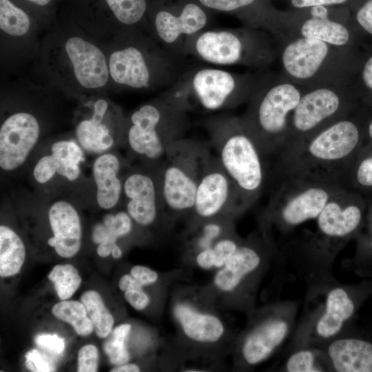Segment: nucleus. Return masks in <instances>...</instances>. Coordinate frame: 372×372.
<instances>
[{
    "label": "nucleus",
    "mask_w": 372,
    "mask_h": 372,
    "mask_svg": "<svg viewBox=\"0 0 372 372\" xmlns=\"http://www.w3.org/2000/svg\"><path fill=\"white\" fill-rule=\"evenodd\" d=\"M218 65H241L265 70L276 59L273 36L245 25L236 29L204 30L189 38L183 55Z\"/></svg>",
    "instance_id": "0eeeda50"
},
{
    "label": "nucleus",
    "mask_w": 372,
    "mask_h": 372,
    "mask_svg": "<svg viewBox=\"0 0 372 372\" xmlns=\"http://www.w3.org/2000/svg\"><path fill=\"white\" fill-rule=\"evenodd\" d=\"M206 8L235 14L246 26L272 35L280 30V10L271 0H196Z\"/></svg>",
    "instance_id": "bb28decb"
},
{
    "label": "nucleus",
    "mask_w": 372,
    "mask_h": 372,
    "mask_svg": "<svg viewBox=\"0 0 372 372\" xmlns=\"http://www.w3.org/2000/svg\"><path fill=\"white\" fill-rule=\"evenodd\" d=\"M249 208L211 149L188 224L220 218L235 220Z\"/></svg>",
    "instance_id": "4468645a"
},
{
    "label": "nucleus",
    "mask_w": 372,
    "mask_h": 372,
    "mask_svg": "<svg viewBox=\"0 0 372 372\" xmlns=\"http://www.w3.org/2000/svg\"><path fill=\"white\" fill-rule=\"evenodd\" d=\"M118 287L123 292L132 289H143V286L138 282L130 273L125 274L120 278Z\"/></svg>",
    "instance_id": "09e8293b"
},
{
    "label": "nucleus",
    "mask_w": 372,
    "mask_h": 372,
    "mask_svg": "<svg viewBox=\"0 0 372 372\" xmlns=\"http://www.w3.org/2000/svg\"><path fill=\"white\" fill-rule=\"evenodd\" d=\"M296 309L284 303L256 320L245 333L238 347L240 362L254 366L269 359L291 331Z\"/></svg>",
    "instance_id": "dca6fc26"
},
{
    "label": "nucleus",
    "mask_w": 372,
    "mask_h": 372,
    "mask_svg": "<svg viewBox=\"0 0 372 372\" xmlns=\"http://www.w3.org/2000/svg\"><path fill=\"white\" fill-rule=\"evenodd\" d=\"M50 354L40 351L38 349H32L25 355V366L34 372H51L56 369L55 364Z\"/></svg>",
    "instance_id": "a19ab883"
},
{
    "label": "nucleus",
    "mask_w": 372,
    "mask_h": 372,
    "mask_svg": "<svg viewBox=\"0 0 372 372\" xmlns=\"http://www.w3.org/2000/svg\"><path fill=\"white\" fill-rule=\"evenodd\" d=\"M81 300L86 308L96 335L107 338L112 330L114 320L101 295L96 291H87L82 294Z\"/></svg>",
    "instance_id": "2f4dec72"
},
{
    "label": "nucleus",
    "mask_w": 372,
    "mask_h": 372,
    "mask_svg": "<svg viewBox=\"0 0 372 372\" xmlns=\"http://www.w3.org/2000/svg\"><path fill=\"white\" fill-rule=\"evenodd\" d=\"M130 165L113 150L97 155L92 172L96 188V203L105 210L121 204L123 179Z\"/></svg>",
    "instance_id": "a878e982"
},
{
    "label": "nucleus",
    "mask_w": 372,
    "mask_h": 372,
    "mask_svg": "<svg viewBox=\"0 0 372 372\" xmlns=\"http://www.w3.org/2000/svg\"><path fill=\"white\" fill-rule=\"evenodd\" d=\"M329 285L324 304L313 320L305 325L304 337L300 345L320 347L342 333L354 314V301L346 287Z\"/></svg>",
    "instance_id": "aec40b11"
},
{
    "label": "nucleus",
    "mask_w": 372,
    "mask_h": 372,
    "mask_svg": "<svg viewBox=\"0 0 372 372\" xmlns=\"http://www.w3.org/2000/svg\"><path fill=\"white\" fill-rule=\"evenodd\" d=\"M85 153L76 139L54 141L47 152L40 156L34 163L32 178L42 186L58 177L74 182L81 175Z\"/></svg>",
    "instance_id": "412c9836"
},
{
    "label": "nucleus",
    "mask_w": 372,
    "mask_h": 372,
    "mask_svg": "<svg viewBox=\"0 0 372 372\" xmlns=\"http://www.w3.org/2000/svg\"><path fill=\"white\" fill-rule=\"evenodd\" d=\"M99 353L97 348L92 344L82 347L78 353L79 372H96L98 369Z\"/></svg>",
    "instance_id": "79ce46f5"
},
{
    "label": "nucleus",
    "mask_w": 372,
    "mask_h": 372,
    "mask_svg": "<svg viewBox=\"0 0 372 372\" xmlns=\"http://www.w3.org/2000/svg\"><path fill=\"white\" fill-rule=\"evenodd\" d=\"M29 2L33 3L36 5L43 6L48 4L51 0H27Z\"/></svg>",
    "instance_id": "864d4df0"
},
{
    "label": "nucleus",
    "mask_w": 372,
    "mask_h": 372,
    "mask_svg": "<svg viewBox=\"0 0 372 372\" xmlns=\"http://www.w3.org/2000/svg\"><path fill=\"white\" fill-rule=\"evenodd\" d=\"M306 90L280 72L258 76L246 110L240 117L271 163L285 147L291 115Z\"/></svg>",
    "instance_id": "7ed1b4c3"
},
{
    "label": "nucleus",
    "mask_w": 372,
    "mask_h": 372,
    "mask_svg": "<svg viewBox=\"0 0 372 372\" xmlns=\"http://www.w3.org/2000/svg\"><path fill=\"white\" fill-rule=\"evenodd\" d=\"M213 153L250 208L271 182V163L240 116H221L206 124Z\"/></svg>",
    "instance_id": "20e7f679"
},
{
    "label": "nucleus",
    "mask_w": 372,
    "mask_h": 372,
    "mask_svg": "<svg viewBox=\"0 0 372 372\" xmlns=\"http://www.w3.org/2000/svg\"><path fill=\"white\" fill-rule=\"evenodd\" d=\"M367 202L362 194L347 187L325 205L313 233L302 245L308 260L329 268L348 240L360 228Z\"/></svg>",
    "instance_id": "9d476101"
},
{
    "label": "nucleus",
    "mask_w": 372,
    "mask_h": 372,
    "mask_svg": "<svg viewBox=\"0 0 372 372\" xmlns=\"http://www.w3.org/2000/svg\"><path fill=\"white\" fill-rule=\"evenodd\" d=\"M116 19L121 23L132 25L139 22L146 9V0H105Z\"/></svg>",
    "instance_id": "58836bf2"
},
{
    "label": "nucleus",
    "mask_w": 372,
    "mask_h": 372,
    "mask_svg": "<svg viewBox=\"0 0 372 372\" xmlns=\"http://www.w3.org/2000/svg\"><path fill=\"white\" fill-rule=\"evenodd\" d=\"M369 113L361 105L349 116L284 150L271 163V180L282 175L300 174L332 178L347 185L350 169L364 145Z\"/></svg>",
    "instance_id": "f257e3e1"
},
{
    "label": "nucleus",
    "mask_w": 372,
    "mask_h": 372,
    "mask_svg": "<svg viewBox=\"0 0 372 372\" xmlns=\"http://www.w3.org/2000/svg\"><path fill=\"white\" fill-rule=\"evenodd\" d=\"M107 113V101L99 99L94 103L90 117L80 120L76 125L75 139L85 153L97 156L123 143L125 126L111 125L105 120Z\"/></svg>",
    "instance_id": "5701e85b"
},
{
    "label": "nucleus",
    "mask_w": 372,
    "mask_h": 372,
    "mask_svg": "<svg viewBox=\"0 0 372 372\" xmlns=\"http://www.w3.org/2000/svg\"><path fill=\"white\" fill-rule=\"evenodd\" d=\"M48 217L52 233L48 245L54 247L62 258L73 257L81 248L82 237L81 218L76 208L70 201L59 198L50 203Z\"/></svg>",
    "instance_id": "393cba45"
},
{
    "label": "nucleus",
    "mask_w": 372,
    "mask_h": 372,
    "mask_svg": "<svg viewBox=\"0 0 372 372\" xmlns=\"http://www.w3.org/2000/svg\"><path fill=\"white\" fill-rule=\"evenodd\" d=\"M276 250L274 242L261 230L243 239L232 257L216 270L214 288L224 294L235 293L262 269Z\"/></svg>",
    "instance_id": "f3484780"
},
{
    "label": "nucleus",
    "mask_w": 372,
    "mask_h": 372,
    "mask_svg": "<svg viewBox=\"0 0 372 372\" xmlns=\"http://www.w3.org/2000/svg\"><path fill=\"white\" fill-rule=\"evenodd\" d=\"M282 369L288 372L333 371L329 359L322 347L306 345L293 352Z\"/></svg>",
    "instance_id": "c756f323"
},
{
    "label": "nucleus",
    "mask_w": 372,
    "mask_h": 372,
    "mask_svg": "<svg viewBox=\"0 0 372 372\" xmlns=\"http://www.w3.org/2000/svg\"><path fill=\"white\" fill-rule=\"evenodd\" d=\"M124 298L137 311L144 310L150 303V298L143 289L125 291Z\"/></svg>",
    "instance_id": "49530a36"
},
{
    "label": "nucleus",
    "mask_w": 372,
    "mask_h": 372,
    "mask_svg": "<svg viewBox=\"0 0 372 372\" xmlns=\"http://www.w3.org/2000/svg\"><path fill=\"white\" fill-rule=\"evenodd\" d=\"M161 162H141L137 166H130L123 179L121 204L134 223L141 227L152 226L160 219L170 227L162 200Z\"/></svg>",
    "instance_id": "2eb2a0df"
},
{
    "label": "nucleus",
    "mask_w": 372,
    "mask_h": 372,
    "mask_svg": "<svg viewBox=\"0 0 372 372\" xmlns=\"http://www.w3.org/2000/svg\"><path fill=\"white\" fill-rule=\"evenodd\" d=\"M64 48L74 76L80 85L95 90L106 84L110 76L108 62L96 45L74 36L66 40Z\"/></svg>",
    "instance_id": "4be33fe9"
},
{
    "label": "nucleus",
    "mask_w": 372,
    "mask_h": 372,
    "mask_svg": "<svg viewBox=\"0 0 372 372\" xmlns=\"http://www.w3.org/2000/svg\"><path fill=\"white\" fill-rule=\"evenodd\" d=\"M361 105L351 85L307 89L291 115L289 135L282 152L349 116Z\"/></svg>",
    "instance_id": "9b49d317"
},
{
    "label": "nucleus",
    "mask_w": 372,
    "mask_h": 372,
    "mask_svg": "<svg viewBox=\"0 0 372 372\" xmlns=\"http://www.w3.org/2000/svg\"><path fill=\"white\" fill-rule=\"evenodd\" d=\"M30 27L28 14L10 0H0V28L6 34L20 37L25 34Z\"/></svg>",
    "instance_id": "c9c22d12"
},
{
    "label": "nucleus",
    "mask_w": 372,
    "mask_h": 372,
    "mask_svg": "<svg viewBox=\"0 0 372 372\" xmlns=\"http://www.w3.org/2000/svg\"><path fill=\"white\" fill-rule=\"evenodd\" d=\"M141 369L138 365L134 363H125L121 365L115 366L110 370V372H138Z\"/></svg>",
    "instance_id": "3c124183"
},
{
    "label": "nucleus",
    "mask_w": 372,
    "mask_h": 372,
    "mask_svg": "<svg viewBox=\"0 0 372 372\" xmlns=\"http://www.w3.org/2000/svg\"><path fill=\"white\" fill-rule=\"evenodd\" d=\"M108 67L110 76L115 83L136 90L169 87L183 72L180 58L165 47L150 54L135 44L112 52Z\"/></svg>",
    "instance_id": "ddd939ff"
},
{
    "label": "nucleus",
    "mask_w": 372,
    "mask_h": 372,
    "mask_svg": "<svg viewBox=\"0 0 372 372\" xmlns=\"http://www.w3.org/2000/svg\"><path fill=\"white\" fill-rule=\"evenodd\" d=\"M271 194L261 214V230L274 227L286 234L294 228L316 220L328 202L345 183L329 178L287 174L274 178Z\"/></svg>",
    "instance_id": "39448f33"
},
{
    "label": "nucleus",
    "mask_w": 372,
    "mask_h": 372,
    "mask_svg": "<svg viewBox=\"0 0 372 372\" xmlns=\"http://www.w3.org/2000/svg\"><path fill=\"white\" fill-rule=\"evenodd\" d=\"M187 113L163 96L142 105L125 123L123 144L133 159L161 162L169 147L185 137L189 127Z\"/></svg>",
    "instance_id": "1a4fd4ad"
},
{
    "label": "nucleus",
    "mask_w": 372,
    "mask_h": 372,
    "mask_svg": "<svg viewBox=\"0 0 372 372\" xmlns=\"http://www.w3.org/2000/svg\"><path fill=\"white\" fill-rule=\"evenodd\" d=\"M52 313L58 319L72 325L79 335L87 336L94 330L92 322L82 302L64 300L53 306Z\"/></svg>",
    "instance_id": "7c9ffc66"
},
{
    "label": "nucleus",
    "mask_w": 372,
    "mask_h": 372,
    "mask_svg": "<svg viewBox=\"0 0 372 372\" xmlns=\"http://www.w3.org/2000/svg\"><path fill=\"white\" fill-rule=\"evenodd\" d=\"M257 79L220 68H195L183 70L163 96L186 112L230 109L247 103Z\"/></svg>",
    "instance_id": "423d86ee"
},
{
    "label": "nucleus",
    "mask_w": 372,
    "mask_h": 372,
    "mask_svg": "<svg viewBox=\"0 0 372 372\" xmlns=\"http://www.w3.org/2000/svg\"><path fill=\"white\" fill-rule=\"evenodd\" d=\"M273 37L280 72L290 81L306 89L351 85L363 48L338 46L284 32Z\"/></svg>",
    "instance_id": "f03ea898"
},
{
    "label": "nucleus",
    "mask_w": 372,
    "mask_h": 372,
    "mask_svg": "<svg viewBox=\"0 0 372 372\" xmlns=\"http://www.w3.org/2000/svg\"><path fill=\"white\" fill-rule=\"evenodd\" d=\"M347 185L360 193L372 192V146L363 145L348 175Z\"/></svg>",
    "instance_id": "473e14b6"
},
{
    "label": "nucleus",
    "mask_w": 372,
    "mask_h": 372,
    "mask_svg": "<svg viewBox=\"0 0 372 372\" xmlns=\"http://www.w3.org/2000/svg\"><path fill=\"white\" fill-rule=\"evenodd\" d=\"M278 32L318 39L338 46H364L347 6L321 5L280 10Z\"/></svg>",
    "instance_id": "f8f14e48"
},
{
    "label": "nucleus",
    "mask_w": 372,
    "mask_h": 372,
    "mask_svg": "<svg viewBox=\"0 0 372 372\" xmlns=\"http://www.w3.org/2000/svg\"><path fill=\"white\" fill-rule=\"evenodd\" d=\"M130 273L143 287L156 283L159 278L156 271L143 265L134 266Z\"/></svg>",
    "instance_id": "a18cd8bd"
},
{
    "label": "nucleus",
    "mask_w": 372,
    "mask_h": 372,
    "mask_svg": "<svg viewBox=\"0 0 372 372\" xmlns=\"http://www.w3.org/2000/svg\"><path fill=\"white\" fill-rule=\"evenodd\" d=\"M207 12L197 1H187L177 10L162 8L154 17L155 34L163 47L181 58L183 46L190 37L205 30Z\"/></svg>",
    "instance_id": "a211bd4d"
},
{
    "label": "nucleus",
    "mask_w": 372,
    "mask_h": 372,
    "mask_svg": "<svg viewBox=\"0 0 372 372\" xmlns=\"http://www.w3.org/2000/svg\"><path fill=\"white\" fill-rule=\"evenodd\" d=\"M48 278L54 284L56 292L62 300L71 298L81 283L78 270L70 264L54 266Z\"/></svg>",
    "instance_id": "e433bc0d"
},
{
    "label": "nucleus",
    "mask_w": 372,
    "mask_h": 372,
    "mask_svg": "<svg viewBox=\"0 0 372 372\" xmlns=\"http://www.w3.org/2000/svg\"><path fill=\"white\" fill-rule=\"evenodd\" d=\"M131 328L130 324L117 326L112 330L103 342V350L111 364L118 366L129 362L130 354L126 343Z\"/></svg>",
    "instance_id": "f704fd0d"
},
{
    "label": "nucleus",
    "mask_w": 372,
    "mask_h": 372,
    "mask_svg": "<svg viewBox=\"0 0 372 372\" xmlns=\"http://www.w3.org/2000/svg\"><path fill=\"white\" fill-rule=\"evenodd\" d=\"M122 254H123V251L121 247L117 244L115 245L112 249V252H111L112 256L114 259H118L121 257Z\"/></svg>",
    "instance_id": "603ef678"
},
{
    "label": "nucleus",
    "mask_w": 372,
    "mask_h": 372,
    "mask_svg": "<svg viewBox=\"0 0 372 372\" xmlns=\"http://www.w3.org/2000/svg\"><path fill=\"white\" fill-rule=\"evenodd\" d=\"M351 87L362 105L372 110V45L363 48Z\"/></svg>",
    "instance_id": "72a5a7b5"
},
{
    "label": "nucleus",
    "mask_w": 372,
    "mask_h": 372,
    "mask_svg": "<svg viewBox=\"0 0 372 372\" xmlns=\"http://www.w3.org/2000/svg\"><path fill=\"white\" fill-rule=\"evenodd\" d=\"M172 314L181 334L189 342L203 345H214L226 333L223 320L213 312L203 310L185 300H176Z\"/></svg>",
    "instance_id": "b1692460"
},
{
    "label": "nucleus",
    "mask_w": 372,
    "mask_h": 372,
    "mask_svg": "<svg viewBox=\"0 0 372 372\" xmlns=\"http://www.w3.org/2000/svg\"><path fill=\"white\" fill-rule=\"evenodd\" d=\"M34 342L41 349L51 355H59L65 349V340L56 334L37 335Z\"/></svg>",
    "instance_id": "37998d69"
},
{
    "label": "nucleus",
    "mask_w": 372,
    "mask_h": 372,
    "mask_svg": "<svg viewBox=\"0 0 372 372\" xmlns=\"http://www.w3.org/2000/svg\"><path fill=\"white\" fill-rule=\"evenodd\" d=\"M25 258V247L20 236L10 227L0 226V276L19 273Z\"/></svg>",
    "instance_id": "c85d7f7f"
},
{
    "label": "nucleus",
    "mask_w": 372,
    "mask_h": 372,
    "mask_svg": "<svg viewBox=\"0 0 372 372\" xmlns=\"http://www.w3.org/2000/svg\"><path fill=\"white\" fill-rule=\"evenodd\" d=\"M211 153L209 143L183 138L174 142L161 162L160 183L167 220L171 227L189 218L198 185Z\"/></svg>",
    "instance_id": "6e6552de"
},
{
    "label": "nucleus",
    "mask_w": 372,
    "mask_h": 372,
    "mask_svg": "<svg viewBox=\"0 0 372 372\" xmlns=\"http://www.w3.org/2000/svg\"><path fill=\"white\" fill-rule=\"evenodd\" d=\"M287 9H301L321 5L349 6L353 0H282Z\"/></svg>",
    "instance_id": "c03bdc74"
},
{
    "label": "nucleus",
    "mask_w": 372,
    "mask_h": 372,
    "mask_svg": "<svg viewBox=\"0 0 372 372\" xmlns=\"http://www.w3.org/2000/svg\"><path fill=\"white\" fill-rule=\"evenodd\" d=\"M242 240L234 230L215 242L211 247L215 256V269L225 265L235 254Z\"/></svg>",
    "instance_id": "ea45409f"
},
{
    "label": "nucleus",
    "mask_w": 372,
    "mask_h": 372,
    "mask_svg": "<svg viewBox=\"0 0 372 372\" xmlns=\"http://www.w3.org/2000/svg\"><path fill=\"white\" fill-rule=\"evenodd\" d=\"M348 7L364 46L372 45V0H353Z\"/></svg>",
    "instance_id": "4c0bfd02"
},
{
    "label": "nucleus",
    "mask_w": 372,
    "mask_h": 372,
    "mask_svg": "<svg viewBox=\"0 0 372 372\" xmlns=\"http://www.w3.org/2000/svg\"><path fill=\"white\" fill-rule=\"evenodd\" d=\"M320 347L333 371L372 372V344L368 341L340 334Z\"/></svg>",
    "instance_id": "cd10ccee"
},
{
    "label": "nucleus",
    "mask_w": 372,
    "mask_h": 372,
    "mask_svg": "<svg viewBox=\"0 0 372 372\" xmlns=\"http://www.w3.org/2000/svg\"><path fill=\"white\" fill-rule=\"evenodd\" d=\"M211 247L200 250L193 256L196 266L203 270L215 269V256Z\"/></svg>",
    "instance_id": "de8ad7c7"
},
{
    "label": "nucleus",
    "mask_w": 372,
    "mask_h": 372,
    "mask_svg": "<svg viewBox=\"0 0 372 372\" xmlns=\"http://www.w3.org/2000/svg\"><path fill=\"white\" fill-rule=\"evenodd\" d=\"M364 145L372 146V110H370L365 124V138Z\"/></svg>",
    "instance_id": "8fccbe9b"
},
{
    "label": "nucleus",
    "mask_w": 372,
    "mask_h": 372,
    "mask_svg": "<svg viewBox=\"0 0 372 372\" xmlns=\"http://www.w3.org/2000/svg\"><path fill=\"white\" fill-rule=\"evenodd\" d=\"M41 135L38 118L19 111L3 120L0 127V167L13 172L21 167L36 147Z\"/></svg>",
    "instance_id": "6ab92c4d"
},
{
    "label": "nucleus",
    "mask_w": 372,
    "mask_h": 372,
    "mask_svg": "<svg viewBox=\"0 0 372 372\" xmlns=\"http://www.w3.org/2000/svg\"><path fill=\"white\" fill-rule=\"evenodd\" d=\"M370 205H369V215L371 216V220H372V200L369 203Z\"/></svg>",
    "instance_id": "5fc2aeb1"
}]
</instances>
